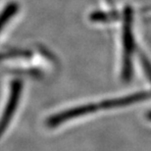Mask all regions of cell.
I'll use <instances>...</instances> for the list:
<instances>
[{
  "label": "cell",
  "instance_id": "obj_1",
  "mask_svg": "<svg viewBox=\"0 0 151 151\" xmlns=\"http://www.w3.org/2000/svg\"><path fill=\"white\" fill-rule=\"evenodd\" d=\"M134 37L132 34V11L126 9L123 29V78L129 80L132 75V55L134 51Z\"/></svg>",
  "mask_w": 151,
  "mask_h": 151
},
{
  "label": "cell",
  "instance_id": "obj_2",
  "mask_svg": "<svg viewBox=\"0 0 151 151\" xmlns=\"http://www.w3.org/2000/svg\"><path fill=\"white\" fill-rule=\"evenodd\" d=\"M23 83L20 80H14L11 83L10 94H9L8 101L3 111V114L0 118V137L7 129L8 125L10 124L13 118L15 111H16L18 104H19L21 93H22Z\"/></svg>",
  "mask_w": 151,
  "mask_h": 151
},
{
  "label": "cell",
  "instance_id": "obj_3",
  "mask_svg": "<svg viewBox=\"0 0 151 151\" xmlns=\"http://www.w3.org/2000/svg\"><path fill=\"white\" fill-rule=\"evenodd\" d=\"M99 109H100L99 103L86 104V105H81V106L71 108V109L63 111L61 113L50 117L47 121V125L52 128V127L61 125L62 123L67 122V121L71 119H75V118L81 117L84 116V115H88L93 112H96Z\"/></svg>",
  "mask_w": 151,
  "mask_h": 151
},
{
  "label": "cell",
  "instance_id": "obj_4",
  "mask_svg": "<svg viewBox=\"0 0 151 151\" xmlns=\"http://www.w3.org/2000/svg\"><path fill=\"white\" fill-rule=\"evenodd\" d=\"M149 96H151V93L140 91L132 93V94H129L128 96H124V97L108 99V100L102 101L99 103V107H100V109H113V108L128 106V105L134 103V102H138L140 100H143V99L149 98Z\"/></svg>",
  "mask_w": 151,
  "mask_h": 151
},
{
  "label": "cell",
  "instance_id": "obj_5",
  "mask_svg": "<svg viewBox=\"0 0 151 151\" xmlns=\"http://www.w3.org/2000/svg\"><path fill=\"white\" fill-rule=\"evenodd\" d=\"M18 9H19V5L16 2H11L10 4H8L3 9L2 13L0 14V31L10 21L11 18L17 13Z\"/></svg>",
  "mask_w": 151,
  "mask_h": 151
},
{
  "label": "cell",
  "instance_id": "obj_6",
  "mask_svg": "<svg viewBox=\"0 0 151 151\" xmlns=\"http://www.w3.org/2000/svg\"><path fill=\"white\" fill-rule=\"evenodd\" d=\"M147 117H148L149 119L151 120V112H149V113H148V115H147Z\"/></svg>",
  "mask_w": 151,
  "mask_h": 151
}]
</instances>
